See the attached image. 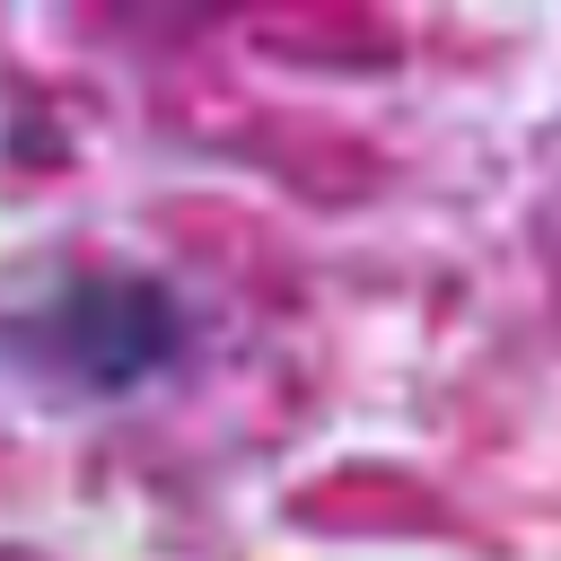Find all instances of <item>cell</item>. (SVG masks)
<instances>
[{
  "label": "cell",
  "instance_id": "1",
  "mask_svg": "<svg viewBox=\"0 0 561 561\" xmlns=\"http://www.w3.org/2000/svg\"><path fill=\"white\" fill-rule=\"evenodd\" d=\"M175 342L167 298L140 280H79L70 298H53V316L35 324V359H53L79 386H131L140 368H158Z\"/></svg>",
  "mask_w": 561,
  "mask_h": 561
}]
</instances>
